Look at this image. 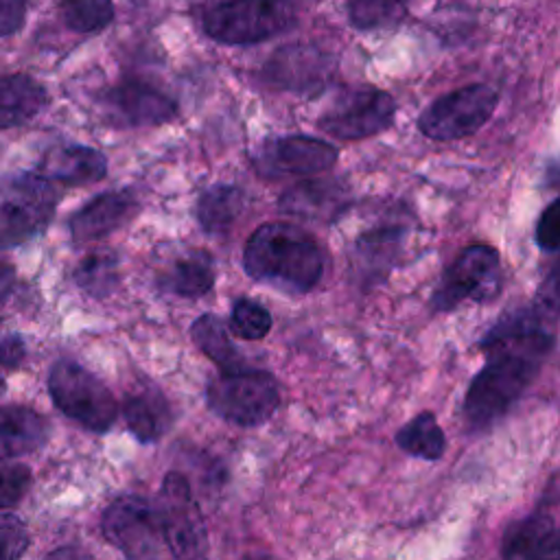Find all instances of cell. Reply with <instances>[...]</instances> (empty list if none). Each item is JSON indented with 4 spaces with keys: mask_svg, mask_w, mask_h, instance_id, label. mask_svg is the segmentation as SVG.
Returning a JSON list of instances; mask_svg holds the SVG:
<instances>
[{
    "mask_svg": "<svg viewBox=\"0 0 560 560\" xmlns=\"http://www.w3.org/2000/svg\"><path fill=\"white\" fill-rule=\"evenodd\" d=\"M50 422L42 413L22 405L0 407V457L18 459L46 446Z\"/></svg>",
    "mask_w": 560,
    "mask_h": 560,
    "instance_id": "e0dca14e",
    "label": "cell"
},
{
    "mask_svg": "<svg viewBox=\"0 0 560 560\" xmlns=\"http://www.w3.org/2000/svg\"><path fill=\"white\" fill-rule=\"evenodd\" d=\"M271 313L254 302V300H247V298H238L234 300L232 304V311H230V328L243 337V339H262L269 330H271Z\"/></svg>",
    "mask_w": 560,
    "mask_h": 560,
    "instance_id": "f546056e",
    "label": "cell"
},
{
    "mask_svg": "<svg viewBox=\"0 0 560 560\" xmlns=\"http://www.w3.org/2000/svg\"><path fill=\"white\" fill-rule=\"evenodd\" d=\"M330 72L332 59L324 50L306 44L280 48L273 57H269L262 70L267 83L293 92H311L322 88Z\"/></svg>",
    "mask_w": 560,
    "mask_h": 560,
    "instance_id": "4fadbf2b",
    "label": "cell"
},
{
    "mask_svg": "<svg viewBox=\"0 0 560 560\" xmlns=\"http://www.w3.org/2000/svg\"><path fill=\"white\" fill-rule=\"evenodd\" d=\"M190 339L197 346V350L206 354L223 372H234L245 368L243 354L238 352V348L230 339L225 324L217 315L212 313L199 315L190 326Z\"/></svg>",
    "mask_w": 560,
    "mask_h": 560,
    "instance_id": "cb8c5ba5",
    "label": "cell"
},
{
    "mask_svg": "<svg viewBox=\"0 0 560 560\" xmlns=\"http://www.w3.org/2000/svg\"><path fill=\"white\" fill-rule=\"evenodd\" d=\"M46 103V90L28 74L0 77V129L24 125Z\"/></svg>",
    "mask_w": 560,
    "mask_h": 560,
    "instance_id": "44dd1931",
    "label": "cell"
},
{
    "mask_svg": "<svg viewBox=\"0 0 560 560\" xmlns=\"http://www.w3.org/2000/svg\"><path fill=\"white\" fill-rule=\"evenodd\" d=\"M59 15L70 31L94 33L114 20L112 0H61Z\"/></svg>",
    "mask_w": 560,
    "mask_h": 560,
    "instance_id": "83f0119b",
    "label": "cell"
},
{
    "mask_svg": "<svg viewBox=\"0 0 560 560\" xmlns=\"http://www.w3.org/2000/svg\"><path fill=\"white\" fill-rule=\"evenodd\" d=\"M501 287L503 267L499 252L488 243L468 245L442 273L431 293V311L448 313L464 302L486 304L501 293Z\"/></svg>",
    "mask_w": 560,
    "mask_h": 560,
    "instance_id": "8992f818",
    "label": "cell"
},
{
    "mask_svg": "<svg viewBox=\"0 0 560 560\" xmlns=\"http://www.w3.org/2000/svg\"><path fill=\"white\" fill-rule=\"evenodd\" d=\"M407 0H348V18L357 28H385L405 18Z\"/></svg>",
    "mask_w": 560,
    "mask_h": 560,
    "instance_id": "f1b7e54d",
    "label": "cell"
},
{
    "mask_svg": "<svg viewBox=\"0 0 560 560\" xmlns=\"http://www.w3.org/2000/svg\"><path fill=\"white\" fill-rule=\"evenodd\" d=\"M160 287L179 298H201L214 287V265L206 252L192 249L160 276Z\"/></svg>",
    "mask_w": 560,
    "mask_h": 560,
    "instance_id": "7402d4cb",
    "label": "cell"
},
{
    "mask_svg": "<svg viewBox=\"0 0 560 560\" xmlns=\"http://www.w3.org/2000/svg\"><path fill=\"white\" fill-rule=\"evenodd\" d=\"M26 15V0H0V37L15 33Z\"/></svg>",
    "mask_w": 560,
    "mask_h": 560,
    "instance_id": "d590c367",
    "label": "cell"
},
{
    "mask_svg": "<svg viewBox=\"0 0 560 560\" xmlns=\"http://www.w3.org/2000/svg\"><path fill=\"white\" fill-rule=\"evenodd\" d=\"M138 210L140 203L131 190H107L70 217V236L74 243L98 241L127 225Z\"/></svg>",
    "mask_w": 560,
    "mask_h": 560,
    "instance_id": "9a60e30c",
    "label": "cell"
},
{
    "mask_svg": "<svg viewBox=\"0 0 560 560\" xmlns=\"http://www.w3.org/2000/svg\"><path fill=\"white\" fill-rule=\"evenodd\" d=\"M122 413L127 429L142 444L158 442L173 424L171 402L158 387H147L133 396H127Z\"/></svg>",
    "mask_w": 560,
    "mask_h": 560,
    "instance_id": "ac0fdd59",
    "label": "cell"
},
{
    "mask_svg": "<svg viewBox=\"0 0 560 560\" xmlns=\"http://www.w3.org/2000/svg\"><path fill=\"white\" fill-rule=\"evenodd\" d=\"M295 22L291 0H223L203 13L210 39L230 46L265 42Z\"/></svg>",
    "mask_w": 560,
    "mask_h": 560,
    "instance_id": "5b68a950",
    "label": "cell"
},
{
    "mask_svg": "<svg viewBox=\"0 0 560 560\" xmlns=\"http://www.w3.org/2000/svg\"><path fill=\"white\" fill-rule=\"evenodd\" d=\"M536 243L542 252H560V197L540 212L536 223Z\"/></svg>",
    "mask_w": 560,
    "mask_h": 560,
    "instance_id": "d6a6232c",
    "label": "cell"
},
{
    "mask_svg": "<svg viewBox=\"0 0 560 560\" xmlns=\"http://www.w3.org/2000/svg\"><path fill=\"white\" fill-rule=\"evenodd\" d=\"M4 392H7V383H4V378L0 376V398L4 396Z\"/></svg>",
    "mask_w": 560,
    "mask_h": 560,
    "instance_id": "8d00e7d4",
    "label": "cell"
},
{
    "mask_svg": "<svg viewBox=\"0 0 560 560\" xmlns=\"http://www.w3.org/2000/svg\"><path fill=\"white\" fill-rule=\"evenodd\" d=\"M101 532L127 558L149 560L171 556L162 508L147 497L122 494L114 499L101 516Z\"/></svg>",
    "mask_w": 560,
    "mask_h": 560,
    "instance_id": "277c9868",
    "label": "cell"
},
{
    "mask_svg": "<svg viewBox=\"0 0 560 560\" xmlns=\"http://www.w3.org/2000/svg\"><path fill=\"white\" fill-rule=\"evenodd\" d=\"M341 206V190L324 179L295 184L278 199V208L284 214L306 221H328L339 214Z\"/></svg>",
    "mask_w": 560,
    "mask_h": 560,
    "instance_id": "ffe728a7",
    "label": "cell"
},
{
    "mask_svg": "<svg viewBox=\"0 0 560 560\" xmlns=\"http://www.w3.org/2000/svg\"><path fill=\"white\" fill-rule=\"evenodd\" d=\"M503 558H560V527L545 516L512 525L501 545Z\"/></svg>",
    "mask_w": 560,
    "mask_h": 560,
    "instance_id": "d6986e66",
    "label": "cell"
},
{
    "mask_svg": "<svg viewBox=\"0 0 560 560\" xmlns=\"http://www.w3.org/2000/svg\"><path fill=\"white\" fill-rule=\"evenodd\" d=\"M59 195L39 173L13 177L0 197V247L22 245L42 234L52 221Z\"/></svg>",
    "mask_w": 560,
    "mask_h": 560,
    "instance_id": "ba28073f",
    "label": "cell"
},
{
    "mask_svg": "<svg viewBox=\"0 0 560 560\" xmlns=\"http://www.w3.org/2000/svg\"><path fill=\"white\" fill-rule=\"evenodd\" d=\"M26 359V346L24 339L7 326L4 319H0V365L4 368H20Z\"/></svg>",
    "mask_w": 560,
    "mask_h": 560,
    "instance_id": "e575fe53",
    "label": "cell"
},
{
    "mask_svg": "<svg viewBox=\"0 0 560 560\" xmlns=\"http://www.w3.org/2000/svg\"><path fill=\"white\" fill-rule=\"evenodd\" d=\"M394 440L400 451L427 462L440 459L446 451V435L431 411L416 413L396 431Z\"/></svg>",
    "mask_w": 560,
    "mask_h": 560,
    "instance_id": "484cf974",
    "label": "cell"
},
{
    "mask_svg": "<svg viewBox=\"0 0 560 560\" xmlns=\"http://www.w3.org/2000/svg\"><path fill=\"white\" fill-rule=\"evenodd\" d=\"M536 304L547 313L560 317V258L549 267L545 273L540 287H538V298Z\"/></svg>",
    "mask_w": 560,
    "mask_h": 560,
    "instance_id": "836d02e7",
    "label": "cell"
},
{
    "mask_svg": "<svg viewBox=\"0 0 560 560\" xmlns=\"http://www.w3.org/2000/svg\"><path fill=\"white\" fill-rule=\"evenodd\" d=\"M337 147L313 136H282L267 140L254 162L267 175H317L335 166Z\"/></svg>",
    "mask_w": 560,
    "mask_h": 560,
    "instance_id": "7c38bea8",
    "label": "cell"
},
{
    "mask_svg": "<svg viewBox=\"0 0 560 560\" xmlns=\"http://www.w3.org/2000/svg\"><path fill=\"white\" fill-rule=\"evenodd\" d=\"M499 94L488 83H472L435 98L420 116L418 129L431 140H462L481 129L494 114Z\"/></svg>",
    "mask_w": 560,
    "mask_h": 560,
    "instance_id": "9c48e42d",
    "label": "cell"
},
{
    "mask_svg": "<svg viewBox=\"0 0 560 560\" xmlns=\"http://www.w3.org/2000/svg\"><path fill=\"white\" fill-rule=\"evenodd\" d=\"M396 101L378 88H352L341 92L319 116L317 127L337 140H363L392 127Z\"/></svg>",
    "mask_w": 560,
    "mask_h": 560,
    "instance_id": "30bf717a",
    "label": "cell"
},
{
    "mask_svg": "<svg viewBox=\"0 0 560 560\" xmlns=\"http://www.w3.org/2000/svg\"><path fill=\"white\" fill-rule=\"evenodd\" d=\"M166 521V540L173 558H199L208 551V538L190 483L179 472H168L158 497Z\"/></svg>",
    "mask_w": 560,
    "mask_h": 560,
    "instance_id": "8fae6325",
    "label": "cell"
},
{
    "mask_svg": "<svg viewBox=\"0 0 560 560\" xmlns=\"http://www.w3.org/2000/svg\"><path fill=\"white\" fill-rule=\"evenodd\" d=\"M37 173L50 179L52 184H90L107 175V158L92 147L59 144L42 155Z\"/></svg>",
    "mask_w": 560,
    "mask_h": 560,
    "instance_id": "2e32d148",
    "label": "cell"
},
{
    "mask_svg": "<svg viewBox=\"0 0 560 560\" xmlns=\"http://www.w3.org/2000/svg\"><path fill=\"white\" fill-rule=\"evenodd\" d=\"M243 210V192L232 184H214L197 199V221L208 234H225Z\"/></svg>",
    "mask_w": 560,
    "mask_h": 560,
    "instance_id": "d4e9b609",
    "label": "cell"
},
{
    "mask_svg": "<svg viewBox=\"0 0 560 560\" xmlns=\"http://www.w3.org/2000/svg\"><path fill=\"white\" fill-rule=\"evenodd\" d=\"M31 545L26 525L9 512L0 514V560H13L24 556Z\"/></svg>",
    "mask_w": 560,
    "mask_h": 560,
    "instance_id": "1f68e13d",
    "label": "cell"
},
{
    "mask_svg": "<svg viewBox=\"0 0 560 560\" xmlns=\"http://www.w3.org/2000/svg\"><path fill=\"white\" fill-rule=\"evenodd\" d=\"M105 107L114 120L131 127L164 125L177 116V103L166 92L138 79L112 88Z\"/></svg>",
    "mask_w": 560,
    "mask_h": 560,
    "instance_id": "5bb4252c",
    "label": "cell"
},
{
    "mask_svg": "<svg viewBox=\"0 0 560 560\" xmlns=\"http://www.w3.org/2000/svg\"><path fill=\"white\" fill-rule=\"evenodd\" d=\"M31 468L0 457V508H15L31 488Z\"/></svg>",
    "mask_w": 560,
    "mask_h": 560,
    "instance_id": "4dcf8cb0",
    "label": "cell"
},
{
    "mask_svg": "<svg viewBox=\"0 0 560 560\" xmlns=\"http://www.w3.org/2000/svg\"><path fill=\"white\" fill-rule=\"evenodd\" d=\"M324 265L319 243L284 221L256 228L243 249V267L252 280L291 295L308 293L322 280Z\"/></svg>",
    "mask_w": 560,
    "mask_h": 560,
    "instance_id": "7a4b0ae2",
    "label": "cell"
},
{
    "mask_svg": "<svg viewBox=\"0 0 560 560\" xmlns=\"http://www.w3.org/2000/svg\"><path fill=\"white\" fill-rule=\"evenodd\" d=\"M118 258L112 252H90L83 256L74 269L77 287L90 298L105 300L118 287Z\"/></svg>",
    "mask_w": 560,
    "mask_h": 560,
    "instance_id": "4316f807",
    "label": "cell"
},
{
    "mask_svg": "<svg viewBox=\"0 0 560 560\" xmlns=\"http://www.w3.org/2000/svg\"><path fill=\"white\" fill-rule=\"evenodd\" d=\"M400 243L402 225H383L361 234L354 245V262L359 265L361 276L370 280L387 276L389 265L398 256Z\"/></svg>",
    "mask_w": 560,
    "mask_h": 560,
    "instance_id": "603a6c76",
    "label": "cell"
},
{
    "mask_svg": "<svg viewBox=\"0 0 560 560\" xmlns=\"http://www.w3.org/2000/svg\"><path fill=\"white\" fill-rule=\"evenodd\" d=\"M206 402L214 416L228 422L256 427L276 413L280 389L269 372L243 368L212 378L206 387Z\"/></svg>",
    "mask_w": 560,
    "mask_h": 560,
    "instance_id": "52a82bcc",
    "label": "cell"
},
{
    "mask_svg": "<svg viewBox=\"0 0 560 560\" xmlns=\"http://www.w3.org/2000/svg\"><path fill=\"white\" fill-rule=\"evenodd\" d=\"M553 343L549 315L538 304L505 313L483 335L479 348L486 361L472 376L462 405L470 433L488 431L521 400Z\"/></svg>",
    "mask_w": 560,
    "mask_h": 560,
    "instance_id": "6da1fadb",
    "label": "cell"
},
{
    "mask_svg": "<svg viewBox=\"0 0 560 560\" xmlns=\"http://www.w3.org/2000/svg\"><path fill=\"white\" fill-rule=\"evenodd\" d=\"M48 394L55 407L83 429L105 433L118 416V402L109 387L85 365L61 359L48 372Z\"/></svg>",
    "mask_w": 560,
    "mask_h": 560,
    "instance_id": "3957f363",
    "label": "cell"
}]
</instances>
